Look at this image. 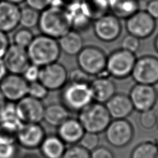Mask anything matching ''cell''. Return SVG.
<instances>
[{
	"label": "cell",
	"mask_w": 158,
	"mask_h": 158,
	"mask_svg": "<svg viewBox=\"0 0 158 158\" xmlns=\"http://www.w3.org/2000/svg\"><path fill=\"white\" fill-rule=\"evenodd\" d=\"M65 6H50L40 13L38 28L40 33L58 40L72 29Z\"/></svg>",
	"instance_id": "6da1fadb"
},
{
	"label": "cell",
	"mask_w": 158,
	"mask_h": 158,
	"mask_svg": "<svg viewBox=\"0 0 158 158\" xmlns=\"http://www.w3.org/2000/svg\"><path fill=\"white\" fill-rule=\"evenodd\" d=\"M27 50L31 64L40 68L58 61L61 54L58 40L43 34L34 36Z\"/></svg>",
	"instance_id": "7a4b0ae2"
},
{
	"label": "cell",
	"mask_w": 158,
	"mask_h": 158,
	"mask_svg": "<svg viewBox=\"0 0 158 158\" xmlns=\"http://www.w3.org/2000/svg\"><path fill=\"white\" fill-rule=\"evenodd\" d=\"M79 121L86 132L101 134L111 121V117L105 104L92 102L78 113Z\"/></svg>",
	"instance_id": "3957f363"
},
{
	"label": "cell",
	"mask_w": 158,
	"mask_h": 158,
	"mask_svg": "<svg viewBox=\"0 0 158 158\" xmlns=\"http://www.w3.org/2000/svg\"><path fill=\"white\" fill-rule=\"evenodd\" d=\"M60 98L70 112H77L94 102L89 84L68 82L61 90Z\"/></svg>",
	"instance_id": "277c9868"
},
{
	"label": "cell",
	"mask_w": 158,
	"mask_h": 158,
	"mask_svg": "<svg viewBox=\"0 0 158 158\" xmlns=\"http://www.w3.org/2000/svg\"><path fill=\"white\" fill-rule=\"evenodd\" d=\"M78 68L95 77L107 73V55L98 46H84L77 56Z\"/></svg>",
	"instance_id": "5b68a950"
},
{
	"label": "cell",
	"mask_w": 158,
	"mask_h": 158,
	"mask_svg": "<svg viewBox=\"0 0 158 158\" xmlns=\"http://www.w3.org/2000/svg\"><path fill=\"white\" fill-rule=\"evenodd\" d=\"M137 59L136 54L117 49L107 56L106 70L111 77L125 80L131 76Z\"/></svg>",
	"instance_id": "8992f818"
},
{
	"label": "cell",
	"mask_w": 158,
	"mask_h": 158,
	"mask_svg": "<svg viewBox=\"0 0 158 158\" xmlns=\"http://www.w3.org/2000/svg\"><path fill=\"white\" fill-rule=\"evenodd\" d=\"M106 141L116 148L128 146L135 137V128L127 118L113 119L105 131Z\"/></svg>",
	"instance_id": "52a82bcc"
},
{
	"label": "cell",
	"mask_w": 158,
	"mask_h": 158,
	"mask_svg": "<svg viewBox=\"0 0 158 158\" xmlns=\"http://www.w3.org/2000/svg\"><path fill=\"white\" fill-rule=\"evenodd\" d=\"M131 77L136 84L154 86L158 84V58L144 55L137 59Z\"/></svg>",
	"instance_id": "ba28073f"
},
{
	"label": "cell",
	"mask_w": 158,
	"mask_h": 158,
	"mask_svg": "<svg viewBox=\"0 0 158 158\" xmlns=\"http://www.w3.org/2000/svg\"><path fill=\"white\" fill-rule=\"evenodd\" d=\"M156 27V20L145 10H139L125 20V29L127 33L140 40L151 36Z\"/></svg>",
	"instance_id": "9c48e42d"
},
{
	"label": "cell",
	"mask_w": 158,
	"mask_h": 158,
	"mask_svg": "<svg viewBox=\"0 0 158 158\" xmlns=\"http://www.w3.org/2000/svg\"><path fill=\"white\" fill-rule=\"evenodd\" d=\"M39 81L50 91L61 90L69 82V71L58 61L40 68Z\"/></svg>",
	"instance_id": "30bf717a"
},
{
	"label": "cell",
	"mask_w": 158,
	"mask_h": 158,
	"mask_svg": "<svg viewBox=\"0 0 158 158\" xmlns=\"http://www.w3.org/2000/svg\"><path fill=\"white\" fill-rule=\"evenodd\" d=\"M93 29L97 39L105 43L116 40L121 35V20L109 13L93 22Z\"/></svg>",
	"instance_id": "8fae6325"
},
{
	"label": "cell",
	"mask_w": 158,
	"mask_h": 158,
	"mask_svg": "<svg viewBox=\"0 0 158 158\" xmlns=\"http://www.w3.org/2000/svg\"><path fill=\"white\" fill-rule=\"evenodd\" d=\"M129 97L135 110L138 112L153 110L158 100V94L154 86L135 84L130 91Z\"/></svg>",
	"instance_id": "7c38bea8"
},
{
	"label": "cell",
	"mask_w": 158,
	"mask_h": 158,
	"mask_svg": "<svg viewBox=\"0 0 158 158\" xmlns=\"http://www.w3.org/2000/svg\"><path fill=\"white\" fill-rule=\"evenodd\" d=\"M46 135L40 123H23L16 134V141L20 147L33 151L40 148Z\"/></svg>",
	"instance_id": "4fadbf2b"
},
{
	"label": "cell",
	"mask_w": 158,
	"mask_h": 158,
	"mask_svg": "<svg viewBox=\"0 0 158 158\" xmlns=\"http://www.w3.org/2000/svg\"><path fill=\"white\" fill-rule=\"evenodd\" d=\"M16 110L23 123H40L43 121L45 106L43 100L27 96L15 103Z\"/></svg>",
	"instance_id": "5bb4252c"
},
{
	"label": "cell",
	"mask_w": 158,
	"mask_h": 158,
	"mask_svg": "<svg viewBox=\"0 0 158 158\" xmlns=\"http://www.w3.org/2000/svg\"><path fill=\"white\" fill-rule=\"evenodd\" d=\"M29 83L22 75L9 73L0 83V90L7 102L16 103L28 95Z\"/></svg>",
	"instance_id": "9a60e30c"
},
{
	"label": "cell",
	"mask_w": 158,
	"mask_h": 158,
	"mask_svg": "<svg viewBox=\"0 0 158 158\" xmlns=\"http://www.w3.org/2000/svg\"><path fill=\"white\" fill-rule=\"evenodd\" d=\"M2 59L8 72L12 74L22 75L31 64L27 48L13 43L10 45Z\"/></svg>",
	"instance_id": "2e32d148"
},
{
	"label": "cell",
	"mask_w": 158,
	"mask_h": 158,
	"mask_svg": "<svg viewBox=\"0 0 158 158\" xmlns=\"http://www.w3.org/2000/svg\"><path fill=\"white\" fill-rule=\"evenodd\" d=\"M23 123L18 116L15 103L7 102L0 111V135L16 139V134Z\"/></svg>",
	"instance_id": "e0dca14e"
},
{
	"label": "cell",
	"mask_w": 158,
	"mask_h": 158,
	"mask_svg": "<svg viewBox=\"0 0 158 158\" xmlns=\"http://www.w3.org/2000/svg\"><path fill=\"white\" fill-rule=\"evenodd\" d=\"M91 87L94 101L105 104L116 94V85L107 73L93 79Z\"/></svg>",
	"instance_id": "ac0fdd59"
},
{
	"label": "cell",
	"mask_w": 158,
	"mask_h": 158,
	"mask_svg": "<svg viewBox=\"0 0 158 158\" xmlns=\"http://www.w3.org/2000/svg\"><path fill=\"white\" fill-rule=\"evenodd\" d=\"M20 10L18 4L0 1V31L9 34L17 29L20 25Z\"/></svg>",
	"instance_id": "d6986e66"
},
{
	"label": "cell",
	"mask_w": 158,
	"mask_h": 158,
	"mask_svg": "<svg viewBox=\"0 0 158 158\" xmlns=\"http://www.w3.org/2000/svg\"><path fill=\"white\" fill-rule=\"evenodd\" d=\"M105 105L113 119L127 118L135 110L128 95L123 93H116Z\"/></svg>",
	"instance_id": "ffe728a7"
},
{
	"label": "cell",
	"mask_w": 158,
	"mask_h": 158,
	"mask_svg": "<svg viewBox=\"0 0 158 158\" xmlns=\"http://www.w3.org/2000/svg\"><path fill=\"white\" fill-rule=\"evenodd\" d=\"M85 130L78 118L69 117L57 127V135L66 145L78 144L85 133Z\"/></svg>",
	"instance_id": "44dd1931"
},
{
	"label": "cell",
	"mask_w": 158,
	"mask_h": 158,
	"mask_svg": "<svg viewBox=\"0 0 158 158\" xmlns=\"http://www.w3.org/2000/svg\"><path fill=\"white\" fill-rule=\"evenodd\" d=\"M65 7L69 16L72 29L80 33L89 29L93 24V21L84 11L81 2H70L67 3Z\"/></svg>",
	"instance_id": "7402d4cb"
},
{
	"label": "cell",
	"mask_w": 158,
	"mask_h": 158,
	"mask_svg": "<svg viewBox=\"0 0 158 158\" xmlns=\"http://www.w3.org/2000/svg\"><path fill=\"white\" fill-rule=\"evenodd\" d=\"M61 52L68 56H77L84 47L82 36L79 31L71 29L58 39Z\"/></svg>",
	"instance_id": "603a6c76"
},
{
	"label": "cell",
	"mask_w": 158,
	"mask_h": 158,
	"mask_svg": "<svg viewBox=\"0 0 158 158\" xmlns=\"http://www.w3.org/2000/svg\"><path fill=\"white\" fill-rule=\"evenodd\" d=\"M110 13L120 20H127L140 10L139 0H109Z\"/></svg>",
	"instance_id": "cb8c5ba5"
},
{
	"label": "cell",
	"mask_w": 158,
	"mask_h": 158,
	"mask_svg": "<svg viewBox=\"0 0 158 158\" xmlns=\"http://www.w3.org/2000/svg\"><path fill=\"white\" fill-rule=\"evenodd\" d=\"M39 149L44 158H61L66 149V144L57 135H46Z\"/></svg>",
	"instance_id": "d4e9b609"
},
{
	"label": "cell",
	"mask_w": 158,
	"mask_h": 158,
	"mask_svg": "<svg viewBox=\"0 0 158 158\" xmlns=\"http://www.w3.org/2000/svg\"><path fill=\"white\" fill-rule=\"evenodd\" d=\"M70 112L62 103H51L45 107L43 121L50 126L57 127L69 118Z\"/></svg>",
	"instance_id": "484cf974"
},
{
	"label": "cell",
	"mask_w": 158,
	"mask_h": 158,
	"mask_svg": "<svg viewBox=\"0 0 158 158\" xmlns=\"http://www.w3.org/2000/svg\"><path fill=\"white\" fill-rule=\"evenodd\" d=\"M81 5L93 22L110 13L109 0H83Z\"/></svg>",
	"instance_id": "4316f807"
},
{
	"label": "cell",
	"mask_w": 158,
	"mask_h": 158,
	"mask_svg": "<svg viewBox=\"0 0 158 158\" xmlns=\"http://www.w3.org/2000/svg\"><path fill=\"white\" fill-rule=\"evenodd\" d=\"M157 154L158 143L153 140H146L132 149L130 158H157Z\"/></svg>",
	"instance_id": "83f0119b"
},
{
	"label": "cell",
	"mask_w": 158,
	"mask_h": 158,
	"mask_svg": "<svg viewBox=\"0 0 158 158\" xmlns=\"http://www.w3.org/2000/svg\"><path fill=\"white\" fill-rule=\"evenodd\" d=\"M19 147L15 138L0 135V158H18Z\"/></svg>",
	"instance_id": "f1b7e54d"
},
{
	"label": "cell",
	"mask_w": 158,
	"mask_h": 158,
	"mask_svg": "<svg viewBox=\"0 0 158 158\" xmlns=\"http://www.w3.org/2000/svg\"><path fill=\"white\" fill-rule=\"evenodd\" d=\"M40 13L28 6H24L20 10V25L24 28L32 29L38 27Z\"/></svg>",
	"instance_id": "f546056e"
},
{
	"label": "cell",
	"mask_w": 158,
	"mask_h": 158,
	"mask_svg": "<svg viewBox=\"0 0 158 158\" xmlns=\"http://www.w3.org/2000/svg\"><path fill=\"white\" fill-rule=\"evenodd\" d=\"M34 36H35L31 29L21 27L20 29H16L15 33L13 34V44L27 48L30 43L33 40Z\"/></svg>",
	"instance_id": "4dcf8cb0"
},
{
	"label": "cell",
	"mask_w": 158,
	"mask_h": 158,
	"mask_svg": "<svg viewBox=\"0 0 158 158\" xmlns=\"http://www.w3.org/2000/svg\"><path fill=\"white\" fill-rule=\"evenodd\" d=\"M158 115L153 110H148L141 112L139 117V122L141 127L144 130H150L156 126Z\"/></svg>",
	"instance_id": "1f68e13d"
},
{
	"label": "cell",
	"mask_w": 158,
	"mask_h": 158,
	"mask_svg": "<svg viewBox=\"0 0 158 158\" xmlns=\"http://www.w3.org/2000/svg\"><path fill=\"white\" fill-rule=\"evenodd\" d=\"M100 142V138L99 134L85 132L78 144H80L87 151L91 152L99 146Z\"/></svg>",
	"instance_id": "d6a6232c"
},
{
	"label": "cell",
	"mask_w": 158,
	"mask_h": 158,
	"mask_svg": "<svg viewBox=\"0 0 158 158\" xmlns=\"http://www.w3.org/2000/svg\"><path fill=\"white\" fill-rule=\"evenodd\" d=\"M50 91L39 81L29 83L28 95L34 98L43 100L48 96Z\"/></svg>",
	"instance_id": "836d02e7"
},
{
	"label": "cell",
	"mask_w": 158,
	"mask_h": 158,
	"mask_svg": "<svg viewBox=\"0 0 158 158\" xmlns=\"http://www.w3.org/2000/svg\"><path fill=\"white\" fill-rule=\"evenodd\" d=\"M61 158H91V152L80 144H75L66 148Z\"/></svg>",
	"instance_id": "e575fe53"
},
{
	"label": "cell",
	"mask_w": 158,
	"mask_h": 158,
	"mask_svg": "<svg viewBox=\"0 0 158 158\" xmlns=\"http://www.w3.org/2000/svg\"><path fill=\"white\" fill-rule=\"evenodd\" d=\"M94 77L87 74L80 68L74 69L69 72V82L90 84Z\"/></svg>",
	"instance_id": "d590c367"
},
{
	"label": "cell",
	"mask_w": 158,
	"mask_h": 158,
	"mask_svg": "<svg viewBox=\"0 0 158 158\" xmlns=\"http://www.w3.org/2000/svg\"><path fill=\"white\" fill-rule=\"evenodd\" d=\"M141 40L138 38L128 34L123 39L121 48L136 54L141 48Z\"/></svg>",
	"instance_id": "8d00e7d4"
},
{
	"label": "cell",
	"mask_w": 158,
	"mask_h": 158,
	"mask_svg": "<svg viewBox=\"0 0 158 158\" xmlns=\"http://www.w3.org/2000/svg\"><path fill=\"white\" fill-rule=\"evenodd\" d=\"M40 67L31 64L22 74L27 82L31 83L39 80Z\"/></svg>",
	"instance_id": "74e56055"
},
{
	"label": "cell",
	"mask_w": 158,
	"mask_h": 158,
	"mask_svg": "<svg viewBox=\"0 0 158 158\" xmlns=\"http://www.w3.org/2000/svg\"><path fill=\"white\" fill-rule=\"evenodd\" d=\"M91 158H116L110 148L104 146H99L91 152Z\"/></svg>",
	"instance_id": "f35d334b"
},
{
	"label": "cell",
	"mask_w": 158,
	"mask_h": 158,
	"mask_svg": "<svg viewBox=\"0 0 158 158\" xmlns=\"http://www.w3.org/2000/svg\"><path fill=\"white\" fill-rule=\"evenodd\" d=\"M53 0H25L27 6L41 12L51 6Z\"/></svg>",
	"instance_id": "ab89813d"
},
{
	"label": "cell",
	"mask_w": 158,
	"mask_h": 158,
	"mask_svg": "<svg viewBox=\"0 0 158 158\" xmlns=\"http://www.w3.org/2000/svg\"><path fill=\"white\" fill-rule=\"evenodd\" d=\"M10 45V40L8 34L0 31V59L3 58Z\"/></svg>",
	"instance_id": "60d3db41"
},
{
	"label": "cell",
	"mask_w": 158,
	"mask_h": 158,
	"mask_svg": "<svg viewBox=\"0 0 158 158\" xmlns=\"http://www.w3.org/2000/svg\"><path fill=\"white\" fill-rule=\"evenodd\" d=\"M146 11L155 20H158V0H149L146 6Z\"/></svg>",
	"instance_id": "b9f144b4"
},
{
	"label": "cell",
	"mask_w": 158,
	"mask_h": 158,
	"mask_svg": "<svg viewBox=\"0 0 158 158\" xmlns=\"http://www.w3.org/2000/svg\"><path fill=\"white\" fill-rule=\"evenodd\" d=\"M8 74H9V72L5 66L3 59H0V83Z\"/></svg>",
	"instance_id": "7bdbcfd3"
},
{
	"label": "cell",
	"mask_w": 158,
	"mask_h": 158,
	"mask_svg": "<svg viewBox=\"0 0 158 158\" xmlns=\"http://www.w3.org/2000/svg\"><path fill=\"white\" fill-rule=\"evenodd\" d=\"M7 103V100L5 98V97L4 96L3 94L0 90V111H2V109L4 108V107Z\"/></svg>",
	"instance_id": "ee69618b"
},
{
	"label": "cell",
	"mask_w": 158,
	"mask_h": 158,
	"mask_svg": "<svg viewBox=\"0 0 158 158\" xmlns=\"http://www.w3.org/2000/svg\"><path fill=\"white\" fill-rule=\"evenodd\" d=\"M5 1L10 2V3H13V4L20 5L21 4L24 3V2H25V0H5Z\"/></svg>",
	"instance_id": "f6af8a7d"
},
{
	"label": "cell",
	"mask_w": 158,
	"mask_h": 158,
	"mask_svg": "<svg viewBox=\"0 0 158 158\" xmlns=\"http://www.w3.org/2000/svg\"><path fill=\"white\" fill-rule=\"evenodd\" d=\"M154 48L155 51L158 53V35L155 37V39L154 40Z\"/></svg>",
	"instance_id": "bcb514c9"
},
{
	"label": "cell",
	"mask_w": 158,
	"mask_h": 158,
	"mask_svg": "<svg viewBox=\"0 0 158 158\" xmlns=\"http://www.w3.org/2000/svg\"><path fill=\"white\" fill-rule=\"evenodd\" d=\"M65 3H70V2H82L83 0H63Z\"/></svg>",
	"instance_id": "7dc6e473"
},
{
	"label": "cell",
	"mask_w": 158,
	"mask_h": 158,
	"mask_svg": "<svg viewBox=\"0 0 158 158\" xmlns=\"http://www.w3.org/2000/svg\"><path fill=\"white\" fill-rule=\"evenodd\" d=\"M23 158H39L34 155H27L25 156H24Z\"/></svg>",
	"instance_id": "c3c4849f"
},
{
	"label": "cell",
	"mask_w": 158,
	"mask_h": 158,
	"mask_svg": "<svg viewBox=\"0 0 158 158\" xmlns=\"http://www.w3.org/2000/svg\"><path fill=\"white\" fill-rule=\"evenodd\" d=\"M157 127H158V118H157Z\"/></svg>",
	"instance_id": "681fc988"
},
{
	"label": "cell",
	"mask_w": 158,
	"mask_h": 158,
	"mask_svg": "<svg viewBox=\"0 0 158 158\" xmlns=\"http://www.w3.org/2000/svg\"><path fill=\"white\" fill-rule=\"evenodd\" d=\"M157 158H158V154H157Z\"/></svg>",
	"instance_id": "f907efd6"
},
{
	"label": "cell",
	"mask_w": 158,
	"mask_h": 158,
	"mask_svg": "<svg viewBox=\"0 0 158 158\" xmlns=\"http://www.w3.org/2000/svg\"><path fill=\"white\" fill-rule=\"evenodd\" d=\"M157 94H158V92H157Z\"/></svg>",
	"instance_id": "816d5d0a"
},
{
	"label": "cell",
	"mask_w": 158,
	"mask_h": 158,
	"mask_svg": "<svg viewBox=\"0 0 158 158\" xmlns=\"http://www.w3.org/2000/svg\"><path fill=\"white\" fill-rule=\"evenodd\" d=\"M0 1H1V0H0Z\"/></svg>",
	"instance_id": "f5cc1de1"
}]
</instances>
